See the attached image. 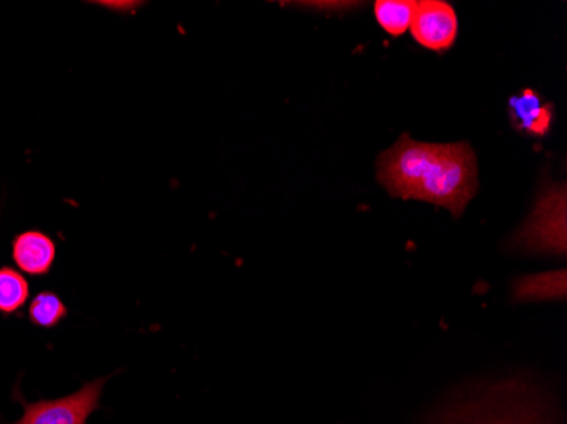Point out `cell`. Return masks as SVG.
Returning a JSON list of instances; mask_svg holds the SVG:
<instances>
[{
	"label": "cell",
	"mask_w": 567,
	"mask_h": 424,
	"mask_svg": "<svg viewBox=\"0 0 567 424\" xmlns=\"http://www.w3.org/2000/svg\"><path fill=\"white\" fill-rule=\"evenodd\" d=\"M375 168L391 197L444 207L455 219L480 190L476 153L467 142H416L403 133L379 155Z\"/></svg>",
	"instance_id": "cell-1"
},
{
	"label": "cell",
	"mask_w": 567,
	"mask_h": 424,
	"mask_svg": "<svg viewBox=\"0 0 567 424\" xmlns=\"http://www.w3.org/2000/svg\"><path fill=\"white\" fill-rule=\"evenodd\" d=\"M433 424H556L530 384L503 381L476 385L442 407Z\"/></svg>",
	"instance_id": "cell-2"
},
{
	"label": "cell",
	"mask_w": 567,
	"mask_h": 424,
	"mask_svg": "<svg viewBox=\"0 0 567 424\" xmlns=\"http://www.w3.org/2000/svg\"><path fill=\"white\" fill-rule=\"evenodd\" d=\"M566 182L547 178L524 226L512 238V247L527 254L566 255Z\"/></svg>",
	"instance_id": "cell-3"
},
{
	"label": "cell",
	"mask_w": 567,
	"mask_h": 424,
	"mask_svg": "<svg viewBox=\"0 0 567 424\" xmlns=\"http://www.w3.org/2000/svg\"><path fill=\"white\" fill-rule=\"evenodd\" d=\"M410 31L420 46L445 53L457 41V12L444 0H422L416 2Z\"/></svg>",
	"instance_id": "cell-4"
},
{
	"label": "cell",
	"mask_w": 567,
	"mask_h": 424,
	"mask_svg": "<svg viewBox=\"0 0 567 424\" xmlns=\"http://www.w3.org/2000/svg\"><path fill=\"white\" fill-rule=\"evenodd\" d=\"M104 382L106 379L89 382L84 389L62 400L30 404L18 424H85L97 407Z\"/></svg>",
	"instance_id": "cell-5"
},
{
	"label": "cell",
	"mask_w": 567,
	"mask_h": 424,
	"mask_svg": "<svg viewBox=\"0 0 567 424\" xmlns=\"http://www.w3.org/2000/svg\"><path fill=\"white\" fill-rule=\"evenodd\" d=\"M508 116L513 130L528 138L549 136L556 121V107L540 92L524 89L508 99Z\"/></svg>",
	"instance_id": "cell-6"
},
{
	"label": "cell",
	"mask_w": 567,
	"mask_h": 424,
	"mask_svg": "<svg viewBox=\"0 0 567 424\" xmlns=\"http://www.w3.org/2000/svg\"><path fill=\"white\" fill-rule=\"evenodd\" d=\"M12 258L28 276H47L55 263V241L43 231L21 232L12 241Z\"/></svg>",
	"instance_id": "cell-7"
},
{
	"label": "cell",
	"mask_w": 567,
	"mask_h": 424,
	"mask_svg": "<svg viewBox=\"0 0 567 424\" xmlns=\"http://www.w3.org/2000/svg\"><path fill=\"white\" fill-rule=\"evenodd\" d=\"M566 294L567 272L564 269L520 277L513 282V298L518 302L563 301Z\"/></svg>",
	"instance_id": "cell-8"
},
{
	"label": "cell",
	"mask_w": 567,
	"mask_h": 424,
	"mask_svg": "<svg viewBox=\"0 0 567 424\" xmlns=\"http://www.w3.org/2000/svg\"><path fill=\"white\" fill-rule=\"evenodd\" d=\"M415 8L413 0H378L374 4L375 21L385 33L400 38L410 30Z\"/></svg>",
	"instance_id": "cell-9"
},
{
	"label": "cell",
	"mask_w": 567,
	"mask_h": 424,
	"mask_svg": "<svg viewBox=\"0 0 567 424\" xmlns=\"http://www.w3.org/2000/svg\"><path fill=\"white\" fill-rule=\"evenodd\" d=\"M30 298V283L11 267L0 269V312L14 314Z\"/></svg>",
	"instance_id": "cell-10"
},
{
	"label": "cell",
	"mask_w": 567,
	"mask_h": 424,
	"mask_svg": "<svg viewBox=\"0 0 567 424\" xmlns=\"http://www.w3.org/2000/svg\"><path fill=\"white\" fill-rule=\"evenodd\" d=\"M28 314H30L31 323L37 324V327L55 328L56 324L65 320L66 314H69V309L65 308L62 299H60L55 292L44 290V292H40V294L31 301Z\"/></svg>",
	"instance_id": "cell-11"
}]
</instances>
